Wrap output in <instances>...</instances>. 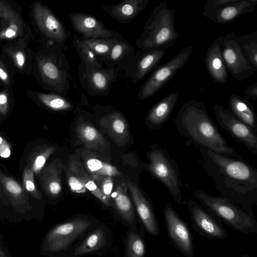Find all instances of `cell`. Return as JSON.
Returning a JSON list of instances; mask_svg holds the SVG:
<instances>
[{
  "label": "cell",
  "mask_w": 257,
  "mask_h": 257,
  "mask_svg": "<svg viewBox=\"0 0 257 257\" xmlns=\"http://www.w3.org/2000/svg\"><path fill=\"white\" fill-rule=\"evenodd\" d=\"M82 182L87 190L102 202L105 206H109L111 201L107 198L101 192L95 183L90 178L87 173L85 171L82 176Z\"/></svg>",
  "instance_id": "40"
},
{
  "label": "cell",
  "mask_w": 257,
  "mask_h": 257,
  "mask_svg": "<svg viewBox=\"0 0 257 257\" xmlns=\"http://www.w3.org/2000/svg\"><path fill=\"white\" fill-rule=\"evenodd\" d=\"M0 257H12L10 252L0 240Z\"/></svg>",
  "instance_id": "46"
},
{
  "label": "cell",
  "mask_w": 257,
  "mask_h": 257,
  "mask_svg": "<svg viewBox=\"0 0 257 257\" xmlns=\"http://www.w3.org/2000/svg\"><path fill=\"white\" fill-rule=\"evenodd\" d=\"M77 137L89 149L99 150L105 147L106 141L97 129L82 115L78 117L75 127Z\"/></svg>",
  "instance_id": "27"
},
{
  "label": "cell",
  "mask_w": 257,
  "mask_h": 257,
  "mask_svg": "<svg viewBox=\"0 0 257 257\" xmlns=\"http://www.w3.org/2000/svg\"><path fill=\"white\" fill-rule=\"evenodd\" d=\"M109 138L117 145H124L129 140L130 134L127 122L120 112L113 111L102 116L99 120Z\"/></svg>",
  "instance_id": "23"
},
{
  "label": "cell",
  "mask_w": 257,
  "mask_h": 257,
  "mask_svg": "<svg viewBox=\"0 0 257 257\" xmlns=\"http://www.w3.org/2000/svg\"><path fill=\"white\" fill-rule=\"evenodd\" d=\"M78 78L82 88L91 96H104L110 92L120 70L106 66L90 68L81 62L78 66Z\"/></svg>",
  "instance_id": "10"
},
{
  "label": "cell",
  "mask_w": 257,
  "mask_h": 257,
  "mask_svg": "<svg viewBox=\"0 0 257 257\" xmlns=\"http://www.w3.org/2000/svg\"><path fill=\"white\" fill-rule=\"evenodd\" d=\"M166 52L165 49H140L125 70V76L137 84L154 70Z\"/></svg>",
  "instance_id": "18"
},
{
  "label": "cell",
  "mask_w": 257,
  "mask_h": 257,
  "mask_svg": "<svg viewBox=\"0 0 257 257\" xmlns=\"http://www.w3.org/2000/svg\"><path fill=\"white\" fill-rule=\"evenodd\" d=\"M12 88H4L0 91V113L2 115H6L8 112Z\"/></svg>",
  "instance_id": "43"
},
{
  "label": "cell",
  "mask_w": 257,
  "mask_h": 257,
  "mask_svg": "<svg viewBox=\"0 0 257 257\" xmlns=\"http://www.w3.org/2000/svg\"><path fill=\"white\" fill-rule=\"evenodd\" d=\"M55 151L54 147L46 146L33 152L30 157L29 167L34 173L38 174L42 170L46 161Z\"/></svg>",
  "instance_id": "37"
},
{
  "label": "cell",
  "mask_w": 257,
  "mask_h": 257,
  "mask_svg": "<svg viewBox=\"0 0 257 257\" xmlns=\"http://www.w3.org/2000/svg\"><path fill=\"white\" fill-rule=\"evenodd\" d=\"M146 168L151 175L169 191L175 203L183 201L182 183L177 163L168 151L155 144L147 153Z\"/></svg>",
  "instance_id": "6"
},
{
  "label": "cell",
  "mask_w": 257,
  "mask_h": 257,
  "mask_svg": "<svg viewBox=\"0 0 257 257\" xmlns=\"http://www.w3.org/2000/svg\"><path fill=\"white\" fill-rule=\"evenodd\" d=\"M105 243V233L101 228L93 230L77 246L74 252L75 256L92 253L102 247Z\"/></svg>",
  "instance_id": "31"
},
{
  "label": "cell",
  "mask_w": 257,
  "mask_h": 257,
  "mask_svg": "<svg viewBox=\"0 0 257 257\" xmlns=\"http://www.w3.org/2000/svg\"><path fill=\"white\" fill-rule=\"evenodd\" d=\"M241 257H250L249 255H247V254H244L243 255H242Z\"/></svg>",
  "instance_id": "48"
},
{
  "label": "cell",
  "mask_w": 257,
  "mask_h": 257,
  "mask_svg": "<svg viewBox=\"0 0 257 257\" xmlns=\"http://www.w3.org/2000/svg\"><path fill=\"white\" fill-rule=\"evenodd\" d=\"M228 109L235 116L256 133V114L249 101L232 93L229 98Z\"/></svg>",
  "instance_id": "28"
},
{
  "label": "cell",
  "mask_w": 257,
  "mask_h": 257,
  "mask_svg": "<svg viewBox=\"0 0 257 257\" xmlns=\"http://www.w3.org/2000/svg\"><path fill=\"white\" fill-rule=\"evenodd\" d=\"M245 99L248 101L251 99L255 101L257 99V82H255L244 90Z\"/></svg>",
  "instance_id": "44"
},
{
  "label": "cell",
  "mask_w": 257,
  "mask_h": 257,
  "mask_svg": "<svg viewBox=\"0 0 257 257\" xmlns=\"http://www.w3.org/2000/svg\"><path fill=\"white\" fill-rule=\"evenodd\" d=\"M256 6L257 0H207L202 14L215 23L225 24L252 13Z\"/></svg>",
  "instance_id": "12"
},
{
  "label": "cell",
  "mask_w": 257,
  "mask_h": 257,
  "mask_svg": "<svg viewBox=\"0 0 257 257\" xmlns=\"http://www.w3.org/2000/svg\"><path fill=\"white\" fill-rule=\"evenodd\" d=\"M27 94L39 104L53 111H66L74 107L72 102L66 96L58 94L29 90Z\"/></svg>",
  "instance_id": "29"
},
{
  "label": "cell",
  "mask_w": 257,
  "mask_h": 257,
  "mask_svg": "<svg viewBox=\"0 0 257 257\" xmlns=\"http://www.w3.org/2000/svg\"><path fill=\"white\" fill-rule=\"evenodd\" d=\"M116 41L109 54L102 59L106 66L125 69L128 67L135 55V49L122 35L116 32Z\"/></svg>",
  "instance_id": "22"
},
{
  "label": "cell",
  "mask_w": 257,
  "mask_h": 257,
  "mask_svg": "<svg viewBox=\"0 0 257 257\" xmlns=\"http://www.w3.org/2000/svg\"><path fill=\"white\" fill-rule=\"evenodd\" d=\"M213 109L219 124L236 141L257 155V136L249 126L235 116L228 108L215 103Z\"/></svg>",
  "instance_id": "13"
},
{
  "label": "cell",
  "mask_w": 257,
  "mask_h": 257,
  "mask_svg": "<svg viewBox=\"0 0 257 257\" xmlns=\"http://www.w3.org/2000/svg\"><path fill=\"white\" fill-rule=\"evenodd\" d=\"M11 154V148L8 143L0 136V156L8 158Z\"/></svg>",
  "instance_id": "45"
},
{
  "label": "cell",
  "mask_w": 257,
  "mask_h": 257,
  "mask_svg": "<svg viewBox=\"0 0 257 257\" xmlns=\"http://www.w3.org/2000/svg\"><path fill=\"white\" fill-rule=\"evenodd\" d=\"M126 242L127 257H144L145 245L140 235L134 232L130 233Z\"/></svg>",
  "instance_id": "38"
},
{
  "label": "cell",
  "mask_w": 257,
  "mask_h": 257,
  "mask_svg": "<svg viewBox=\"0 0 257 257\" xmlns=\"http://www.w3.org/2000/svg\"><path fill=\"white\" fill-rule=\"evenodd\" d=\"M71 67L62 50L42 45L34 53L32 75L50 93L66 96L70 89Z\"/></svg>",
  "instance_id": "3"
},
{
  "label": "cell",
  "mask_w": 257,
  "mask_h": 257,
  "mask_svg": "<svg viewBox=\"0 0 257 257\" xmlns=\"http://www.w3.org/2000/svg\"><path fill=\"white\" fill-rule=\"evenodd\" d=\"M175 14L164 0L156 6L146 23L136 44L140 49H167L179 37L174 26Z\"/></svg>",
  "instance_id": "4"
},
{
  "label": "cell",
  "mask_w": 257,
  "mask_h": 257,
  "mask_svg": "<svg viewBox=\"0 0 257 257\" xmlns=\"http://www.w3.org/2000/svg\"><path fill=\"white\" fill-rule=\"evenodd\" d=\"M149 0H124L120 3L105 5L101 9L121 23L134 20L148 6Z\"/></svg>",
  "instance_id": "25"
},
{
  "label": "cell",
  "mask_w": 257,
  "mask_h": 257,
  "mask_svg": "<svg viewBox=\"0 0 257 257\" xmlns=\"http://www.w3.org/2000/svg\"><path fill=\"white\" fill-rule=\"evenodd\" d=\"M193 50L192 45L187 46L165 63L157 66L141 86L138 93L139 100H146L159 91L178 71L186 65Z\"/></svg>",
  "instance_id": "9"
},
{
  "label": "cell",
  "mask_w": 257,
  "mask_h": 257,
  "mask_svg": "<svg viewBox=\"0 0 257 257\" xmlns=\"http://www.w3.org/2000/svg\"><path fill=\"white\" fill-rule=\"evenodd\" d=\"M180 135L187 145L203 147L215 153L241 158L229 146L210 116L204 104L191 100L183 102L174 120Z\"/></svg>",
  "instance_id": "2"
},
{
  "label": "cell",
  "mask_w": 257,
  "mask_h": 257,
  "mask_svg": "<svg viewBox=\"0 0 257 257\" xmlns=\"http://www.w3.org/2000/svg\"><path fill=\"white\" fill-rule=\"evenodd\" d=\"M2 44V42L0 41V47H1V45Z\"/></svg>",
  "instance_id": "49"
},
{
  "label": "cell",
  "mask_w": 257,
  "mask_h": 257,
  "mask_svg": "<svg viewBox=\"0 0 257 257\" xmlns=\"http://www.w3.org/2000/svg\"><path fill=\"white\" fill-rule=\"evenodd\" d=\"M85 165L92 179L102 176L112 177L120 175V172L115 166L101 162L98 159H88L86 161Z\"/></svg>",
  "instance_id": "35"
},
{
  "label": "cell",
  "mask_w": 257,
  "mask_h": 257,
  "mask_svg": "<svg viewBox=\"0 0 257 257\" xmlns=\"http://www.w3.org/2000/svg\"><path fill=\"white\" fill-rule=\"evenodd\" d=\"M237 43L251 67L257 70V32L237 37Z\"/></svg>",
  "instance_id": "32"
},
{
  "label": "cell",
  "mask_w": 257,
  "mask_h": 257,
  "mask_svg": "<svg viewBox=\"0 0 257 257\" xmlns=\"http://www.w3.org/2000/svg\"><path fill=\"white\" fill-rule=\"evenodd\" d=\"M5 1L0 0V19L2 17L4 9Z\"/></svg>",
  "instance_id": "47"
},
{
  "label": "cell",
  "mask_w": 257,
  "mask_h": 257,
  "mask_svg": "<svg viewBox=\"0 0 257 257\" xmlns=\"http://www.w3.org/2000/svg\"><path fill=\"white\" fill-rule=\"evenodd\" d=\"M29 16L42 45L62 50L71 33L58 16L48 7L37 1L31 5Z\"/></svg>",
  "instance_id": "7"
},
{
  "label": "cell",
  "mask_w": 257,
  "mask_h": 257,
  "mask_svg": "<svg viewBox=\"0 0 257 257\" xmlns=\"http://www.w3.org/2000/svg\"><path fill=\"white\" fill-rule=\"evenodd\" d=\"M73 44L80 59V62L85 66L90 68H100L103 67L102 60L98 57L90 49L84 45L79 36L74 35L73 37Z\"/></svg>",
  "instance_id": "34"
},
{
  "label": "cell",
  "mask_w": 257,
  "mask_h": 257,
  "mask_svg": "<svg viewBox=\"0 0 257 257\" xmlns=\"http://www.w3.org/2000/svg\"><path fill=\"white\" fill-rule=\"evenodd\" d=\"M187 205L192 226L201 235L207 238L221 240L228 234L216 218L195 201L189 198Z\"/></svg>",
  "instance_id": "16"
},
{
  "label": "cell",
  "mask_w": 257,
  "mask_h": 257,
  "mask_svg": "<svg viewBox=\"0 0 257 257\" xmlns=\"http://www.w3.org/2000/svg\"><path fill=\"white\" fill-rule=\"evenodd\" d=\"M13 74L0 54V85L5 88H12L14 83Z\"/></svg>",
  "instance_id": "41"
},
{
  "label": "cell",
  "mask_w": 257,
  "mask_h": 257,
  "mask_svg": "<svg viewBox=\"0 0 257 257\" xmlns=\"http://www.w3.org/2000/svg\"><path fill=\"white\" fill-rule=\"evenodd\" d=\"M178 92H172L157 102L149 111L146 117L148 126L158 130L170 117L178 102Z\"/></svg>",
  "instance_id": "24"
},
{
  "label": "cell",
  "mask_w": 257,
  "mask_h": 257,
  "mask_svg": "<svg viewBox=\"0 0 257 257\" xmlns=\"http://www.w3.org/2000/svg\"><path fill=\"white\" fill-rule=\"evenodd\" d=\"M163 214L168 235L173 245L185 256L193 257V243L186 223L179 216L170 202L166 203Z\"/></svg>",
  "instance_id": "15"
},
{
  "label": "cell",
  "mask_w": 257,
  "mask_h": 257,
  "mask_svg": "<svg viewBox=\"0 0 257 257\" xmlns=\"http://www.w3.org/2000/svg\"><path fill=\"white\" fill-rule=\"evenodd\" d=\"M84 218H76L53 227L44 236L40 249L41 254L52 256L68 248L91 226Z\"/></svg>",
  "instance_id": "8"
},
{
  "label": "cell",
  "mask_w": 257,
  "mask_h": 257,
  "mask_svg": "<svg viewBox=\"0 0 257 257\" xmlns=\"http://www.w3.org/2000/svg\"><path fill=\"white\" fill-rule=\"evenodd\" d=\"M201 164L221 196L251 216L257 205V169L243 158H236L199 147Z\"/></svg>",
  "instance_id": "1"
},
{
  "label": "cell",
  "mask_w": 257,
  "mask_h": 257,
  "mask_svg": "<svg viewBox=\"0 0 257 257\" xmlns=\"http://www.w3.org/2000/svg\"><path fill=\"white\" fill-rule=\"evenodd\" d=\"M62 169V162L57 159L50 162L42 170L41 184L47 195L51 198H57L61 191Z\"/></svg>",
  "instance_id": "26"
},
{
  "label": "cell",
  "mask_w": 257,
  "mask_h": 257,
  "mask_svg": "<svg viewBox=\"0 0 257 257\" xmlns=\"http://www.w3.org/2000/svg\"><path fill=\"white\" fill-rule=\"evenodd\" d=\"M73 29L84 39H109L114 31L106 27L95 16L80 12H70L67 15Z\"/></svg>",
  "instance_id": "19"
},
{
  "label": "cell",
  "mask_w": 257,
  "mask_h": 257,
  "mask_svg": "<svg viewBox=\"0 0 257 257\" xmlns=\"http://www.w3.org/2000/svg\"><path fill=\"white\" fill-rule=\"evenodd\" d=\"M127 190L126 183L116 186L114 192L111 194V201L121 218L125 221L132 222L135 219V213Z\"/></svg>",
  "instance_id": "30"
},
{
  "label": "cell",
  "mask_w": 257,
  "mask_h": 257,
  "mask_svg": "<svg viewBox=\"0 0 257 257\" xmlns=\"http://www.w3.org/2000/svg\"><path fill=\"white\" fill-rule=\"evenodd\" d=\"M85 171L80 162L73 160L69 163L66 176L70 189L72 192L82 194L87 191L82 182V176Z\"/></svg>",
  "instance_id": "33"
},
{
  "label": "cell",
  "mask_w": 257,
  "mask_h": 257,
  "mask_svg": "<svg viewBox=\"0 0 257 257\" xmlns=\"http://www.w3.org/2000/svg\"><path fill=\"white\" fill-rule=\"evenodd\" d=\"M193 193L201 206L219 222L243 234L257 233L254 217L237 205L221 196L212 195L201 190H194Z\"/></svg>",
  "instance_id": "5"
},
{
  "label": "cell",
  "mask_w": 257,
  "mask_h": 257,
  "mask_svg": "<svg viewBox=\"0 0 257 257\" xmlns=\"http://www.w3.org/2000/svg\"><path fill=\"white\" fill-rule=\"evenodd\" d=\"M29 45L16 43L1 44V55L13 73L32 76L34 52Z\"/></svg>",
  "instance_id": "17"
},
{
  "label": "cell",
  "mask_w": 257,
  "mask_h": 257,
  "mask_svg": "<svg viewBox=\"0 0 257 257\" xmlns=\"http://www.w3.org/2000/svg\"><path fill=\"white\" fill-rule=\"evenodd\" d=\"M102 193L111 200L113 187V181L111 176H102L92 179Z\"/></svg>",
  "instance_id": "42"
},
{
  "label": "cell",
  "mask_w": 257,
  "mask_h": 257,
  "mask_svg": "<svg viewBox=\"0 0 257 257\" xmlns=\"http://www.w3.org/2000/svg\"><path fill=\"white\" fill-rule=\"evenodd\" d=\"M23 182L25 190L37 201L42 200V195L35 185L34 172L28 167H26L23 171Z\"/></svg>",
  "instance_id": "39"
},
{
  "label": "cell",
  "mask_w": 257,
  "mask_h": 257,
  "mask_svg": "<svg viewBox=\"0 0 257 257\" xmlns=\"http://www.w3.org/2000/svg\"><path fill=\"white\" fill-rule=\"evenodd\" d=\"M126 184L146 229L151 235L157 236L160 227L151 202L137 184L128 178L126 179Z\"/></svg>",
  "instance_id": "20"
},
{
  "label": "cell",
  "mask_w": 257,
  "mask_h": 257,
  "mask_svg": "<svg viewBox=\"0 0 257 257\" xmlns=\"http://www.w3.org/2000/svg\"><path fill=\"white\" fill-rule=\"evenodd\" d=\"M223 36L217 37L209 45L205 56V65L207 72L215 83H226L228 72L221 52Z\"/></svg>",
  "instance_id": "21"
},
{
  "label": "cell",
  "mask_w": 257,
  "mask_h": 257,
  "mask_svg": "<svg viewBox=\"0 0 257 257\" xmlns=\"http://www.w3.org/2000/svg\"><path fill=\"white\" fill-rule=\"evenodd\" d=\"M116 31H114L113 36L109 39H84L79 37L81 42L90 49L98 57L102 60L110 52L113 44L115 42Z\"/></svg>",
  "instance_id": "36"
},
{
  "label": "cell",
  "mask_w": 257,
  "mask_h": 257,
  "mask_svg": "<svg viewBox=\"0 0 257 257\" xmlns=\"http://www.w3.org/2000/svg\"><path fill=\"white\" fill-rule=\"evenodd\" d=\"M0 19V41L2 43L29 45L35 39L34 34L20 11L7 1H5L4 12Z\"/></svg>",
  "instance_id": "11"
},
{
  "label": "cell",
  "mask_w": 257,
  "mask_h": 257,
  "mask_svg": "<svg viewBox=\"0 0 257 257\" xmlns=\"http://www.w3.org/2000/svg\"><path fill=\"white\" fill-rule=\"evenodd\" d=\"M237 36L228 32L223 36L221 52L227 72L236 80L242 81L252 76L256 71L250 65L237 41Z\"/></svg>",
  "instance_id": "14"
}]
</instances>
